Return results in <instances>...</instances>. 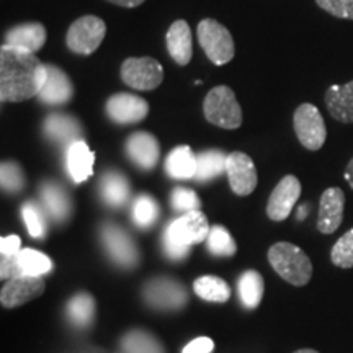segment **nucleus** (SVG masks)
<instances>
[{"label":"nucleus","mask_w":353,"mask_h":353,"mask_svg":"<svg viewBox=\"0 0 353 353\" xmlns=\"http://www.w3.org/2000/svg\"><path fill=\"white\" fill-rule=\"evenodd\" d=\"M145 301L156 309L175 311L188 303V293L185 286L170 278H156L144 288Z\"/></svg>","instance_id":"9"},{"label":"nucleus","mask_w":353,"mask_h":353,"mask_svg":"<svg viewBox=\"0 0 353 353\" xmlns=\"http://www.w3.org/2000/svg\"><path fill=\"white\" fill-rule=\"evenodd\" d=\"M19 254L2 255V262H0V278H2V280H10V278L21 275Z\"/></svg>","instance_id":"39"},{"label":"nucleus","mask_w":353,"mask_h":353,"mask_svg":"<svg viewBox=\"0 0 353 353\" xmlns=\"http://www.w3.org/2000/svg\"><path fill=\"white\" fill-rule=\"evenodd\" d=\"M330 260L339 268L347 270V268L353 267V228L335 242L332 250H330Z\"/></svg>","instance_id":"34"},{"label":"nucleus","mask_w":353,"mask_h":353,"mask_svg":"<svg viewBox=\"0 0 353 353\" xmlns=\"http://www.w3.org/2000/svg\"><path fill=\"white\" fill-rule=\"evenodd\" d=\"M41 198L44 208L56 221H65L70 214V201L68 193L61 185L46 182L41 187Z\"/></svg>","instance_id":"24"},{"label":"nucleus","mask_w":353,"mask_h":353,"mask_svg":"<svg viewBox=\"0 0 353 353\" xmlns=\"http://www.w3.org/2000/svg\"><path fill=\"white\" fill-rule=\"evenodd\" d=\"M214 348V342L210 337H198L183 348L182 353H211Z\"/></svg>","instance_id":"40"},{"label":"nucleus","mask_w":353,"mask_h":353,"mask_svg":"<svg viewBox=\"0 0 353 353\" xmlns=\"http://www.w3.org/2000/svg\"><path fill=\"white\" fill-rule=\"evenodd\" d=\"M172 206H174L176 211H185V213H188V211L200 210L201 203L200 198H198V195L193 190L179 187L172 192Z\"/></svg>","instance_id":"37"},{"label":"nucleus","mask_w":353,"mask_h":353,"mask_svg":"<svg viewBox=\"0 0 353 353\" xmlns=\"http://www.w3.org/2000/svg\"><path fill=\"white\" fill-rule=\"evenodd\" d=\"M229 185L236 195L249 196L257 187V169L254 161L244 152H231L226 161Z\"/></svg>","instance_id":"11"},{"label":"nucleus","mask_w":353,"mask_h":353,"mask_svg":"<svg viewBox=\"0 0 353 353\" xmlns=\"http://www.w3.org/2000/svg\"><path fill=\"white\" fill-rule=\"evenodd\" d=\"M107 113L118 125H132L148 117L149 103L138 95L114 94L107 101Z\"/></svg>","instance_id":"14"},{"label":"nucleus","mask_w":353,"mask_h":353,"mask_svg":"<svg viewBox=\"0 0 353 353\" xmlns=\"http://www.w3.org/2000/svg\"><path fill=\"white\" fill-rule=\"evenodd\" d=\"M322 10L343 20H353V0H316Z\"/></svg>","instance_id":"38"},{"label":"nucleus","mask_w":353,"mask_h":353,"mask_svg":"<svg viewBox=\"0 0 353 353\" xmlns=\"http://www.w3.org/2000/svg\"><path fill=\"white\" fill-rule=\"evenodd\" d=\"M198 41L208 59L216 65H224L236 54L232 34L219 21L206 19L198 25Z\"/></svg>","instance_id":"5"},{"label":"nucleus","mask_w":353,"mask_h":353,"mask_svg":"<svg viewBox=\"0 0 353 353\" xmlns=\"http://www.w3.org/2000/svg\"><path fill=\"white\" fill-rule=\"evenodd\" d=\"M21 275L43 276L52 268V262L48 255L34 249H21L19 254Z\"/></svg>","instance_id":"30"},{"label":"nucleus","mask_w":353,"mask_h":353,"mask_svg":"<svg viewBox=\"0 0 353 353\" xmlns=\"http://www.w3.org/2000/svg\"><path fill=\"white\" fill-rule=\"evenodd\" d=\"M193 290L201 299L208 303H226L231 298V288L223 278L203 275L193 281Z\"/></svg>","instance_id":"25"},{"label":"nucleus","mask_w":353,"mask_h":353,"mask_svg":"<svg viewBox=\"0 0 353 353\" xmlns=\"http://www.w3.org/2000/svg\"><path fill=\"white\" fill-rule=\"evenodd\" d=\"M105 34H107L105 21L95 15H85L70 25L65 41L72 52L88 56L99 50Z\"/></svg>","instance_id":"6"},{"label":"nucleus","mask_w":353,"mask_h":353,"mask_svg":"<svg viewBox=\"0 0 353 353\" xmlns=\"http://www.w3.org/2000/svg\"><path fill=\"white\" fill-rule=\"evenodd\" d=\"M121 79L134 90H154L164 81V69L154 57H130L121 65Z\"/></svg>","instance_id":"8"},{"label":"nucleus","mask_w":353,"mask_h":353,"mask_svg":"<svg viewBox=\"0 0 353 353\" xmlns=\"http://www.w3.org/2000/svg\"><path fill=\"white\" fill-rule=\"evenodd\" d=\"M293 126L299 143L309 151H319L324 145L325 138H327V130H325L324 118H322L319 108L316 105H299L296 112H294Z\"/></svg>","instance_id":"7"},{"label":"nucleus","mask_w":353,"mask_h":353,"mask_svg":"<svg viewBox=\"0 0 353 353\" xmlns=\"http://www.w3.org/2000/svg\"><path fill=\"white\" fill-rule=\"evenodd\" d=\"M46 69L48 77L41 92L38 94L39 101L46 105H65L74 95L72 82L69 81L68 74L63 69L52 64H46Z\"/></svg>","instance_id":"17"},{"label":"nucleus","mask_w":353,"mask_h":353,"mask_svg":"<svg viewBox=\"0 0 353 353\" xmlns=\"http://www.w3.org/2000/svg\"><path fill=\"white\" fill-rule=\"evenodd\" d=\"M108 2L114 3V6L126 7V8H132V7H138V6H141V3H144V0H108Z\"/></svg>","instance_id":"42"},{"label":"nucleus","mask_w":353,"mask_h":353,"mask_svg":"<svg viewBox=\"0 0 353 353\" xmlns=\"http://www.w3.org/2000/svg\"><path fill=\"white\" fill-rule=\"evenodd\" d=\"M44 293V278L34 275H20L7 280L0 291V303L3 307L13 309L23 306Z\"/></svg>","instance_id":"10"},{"label":"nucleus","mask_w":353,"mask_h":353,"mask_svg":"<svg viewBox=\"0 0 353 353\" xmlns=\"http://www.w3.org/2000/svg\"><path fill=\"white\" fill-rule=\"evenodd\" d=\"M21 216H23V221L30 236L39 239L44 234V218L38 206L32 201L25 203V205L21 206Z\"/></svg>","instance_id":"36"},{"label":"nucleus","mask_w":353,"mask_h":353,"mask_svg":"<svg viewBox=\"0 0 353 353\" xmlns=\"http://www.w3.org/2000/svg\"><path fill=\"white\" fill-rule=\"evenodd\" d=\"M263 291L265 283L259 272L247 270L245 273H242V276L239 278V294L242 304L247 309L259 307V304L263 298Z\"/></svg>","instance_id":"28"},{"label":"nucleus","mask_w":353,"mask_h":353,"mask_svg":"<svg viewBox=\"0 0 353 353\" xmlns=\"http://www.w3.org/2000/svg\"><path fill=\"white\" fill-rule=\"evenodd\" d=\"M123 348L128 353H164L161 343L144 330H131L123 339Z\"/></svg>","instance_id":"32"},{"label":"nucleus","mask_w":353,"mask_h":353,"mask_svg":"<svg viewBox=\"0 0 353 353\" xmlns=\"http://www.w3.org/2000/svg\"><path fill=\"white\" fill-rule=\"evenodd\" d=\"M101 239L107 247L108 254L112 255V259L117 263H120L121 267L131 268L138 263L139 252L138 247L130 237V234L123 231L117 224H105L101 228Z\"/></svg>","instance_id":"13"},{"label":"nucleus","mask_w":353,"mask_h":353,"mask_svg":"<svg viewBox=\"0 0 353 353\" xmlns=\"http://www.w3.org/2000/svg\"><path fill=\"white\" fill-rule=\"evenodd\" d=\"M301 195V182L294 175H286L273 188L267 203V214L272 221H285Z\"/></svg>","instance_id":"12"},{"label":"nucleus","mask_w":353,"mask_h":353,"mask_svg":"<svg viewBox=\"0 0 353 353\" xmlns=\"http://www.w3.org/2000/svg\"><path fill=\"white\" fill-rule=\"evenodd\" d=\"M294 353H319V352L312 350V348H301V350H296Z\"/></svg>","instance_id":"45"},{"label":"nucleus","mask_w":353,"mask_h":353,"mask_svg":"<svg viewBox=\"0 0 353 353\" xmlns=\"http://www.w3.org/2000/svg\"><path fill=\"white\" fill-rule=\"evenodd\" d=\"M345 210V193L342 188L330 187L322 193L319 201V216H317V229L322 234H334L341 228Z\"/></svg>","instance_id":"15"},{"label":"nucleus","mask_w":353,"mask_h":353,"mask_svg":"<svg viewBox=\"0 0 353 353\" xmlns=\"http://www.w3.org/2000/svg\"><path fill=\"white\" fill-rule=\"evenodd\" d=\"M228 156L218 149H210L196 156V174L195 179L198 182H208L226 172Z\"/></svg>","instance_id":"26"},{"label":"nucleus","mask_w":353,"mask_h":353,"mask_svg":"<svg viewBox=\"0 0 353 353\" xmlns=\"http://www.w3.org/2000/svg\"><path fill=\"white\" fill-rule=\"evenodd\" d=\"M132 216L139 228H149L156 223L159 216V206L156 200L149 195H139L132 206Z\"/></svg>","instance_id":"33"},{"label":"nucleus","mask_w":353,"mask_h":353,"mask_svg":"<svg viewBox=\"0 0 353 353\" xmlns=\"http://www.w3.org/2000/svg\"><path fill=\"white\" fill-rule=\"evenodd\" d=\"M44 134L56 143H69L70 145L79 141L77 138L82 134V128L76 118L54 113L44 120Z\"/></svg>","instance_id":"22"},{"label":"nucleus","mask_w":353,"mask_h":353,"mask_svg":"<svg viewBox=\"0 0 353 353\" xmlns=\"http://www.w3.org/2000/svg\"><path fill=\"white\" fill-rule=\"evenodd\" d=\"M210 252L218 257H232L237 252V244L232 239L231 232L224 226H213L206 237Z\"/></svg>","instance_id":"31"},{"label":"nucleus","mask_w":353,"mask_h":353,"mask_svg":"<svg viewBox=\"0 0 353 353\" xmlns=\"http://www.w3.org/2000/svg\"><path fill=\"white\" fill-rule=\"evenodd\" d=\"M44 43H46V28L38 21L13 26L6 34L7 46L20 48L30 52L39 51Z\"/></svg>","instance_id":"19"},{"label":"nucleus","mask_w":353,"mask_h":353,"mask_svg":"<svg viewBox=\"0 0 353 353\" xmlns=\"http://www.w3.org/2000/svg\"><path fill=\"white\" fill-rule=\"evenodd\" d=\"M167 51L179 65H187L193 56L192 30L185 20H176L170 25L165 37Z\"/></svg>","instance_id":"18"},{"label":"nucleus","mask_w":353,"mask_h":353,"mask_svg":"<svg viewBox=\"0 0 353 353\" xmlns=\"http://www.w3.org/2000/svg\"><path fill=\"white\" fill-rule=\"evenodd\" d=\"M126 152L136 165L144 170H151L161 157V145L151 132L138 131L128 138Z\"/></svg>","instance_id":"16"},{"label":"nucleus","mask_w":353,"mask_h":353,"mask_svg":"<svg viewBox=\"0 0 353 353\" xmlns=\"http://www.w3.org/2000/svg\"><path fill=\"white\" fill-rule=\"evenodd\" d=\"M268 262L278 275L293 286H304L312 276V263L301 247L276 242L268 250Z\"/></svg>","instance_id":"3"},{"label":"nucleus","mask_w":353,"mask_h":353,"mask_svg":"<svg viewBox=\"0 0 353 353\" xmlns=\"http://www.w3.org/2000/svg\"><path fill=\"white\" fill-rule=\"evenodd\" d=\"M165 172L172 179H195L196 156L190 145H179L165 159Z\"/></svg>","instance_id":"23"},{"label":"nucleus","mask_w":353,"mask_h":353,"mask_svg":"<svg viewBox=\"0 0 353 353\" xmlns=\"http://www.w3.org/2000/svg\"><path fill=\"white\" fill-rule=\"evenodd\" d=\"M306 214H307V205H303L301 208H299V214H298V219H304L306 218Z\"/></svg>","instance_id":"44"},{"label":"nucleus","mask_w":353,"mask_h":353,"mask_svg":"<svg viewBox=\"0 0 353 353\" xmlns=\"http://www.w3.org/2000/svg\"><path fill=\"white\" fill-rule=\"evenodd\" d=\"M101 196L112 206L125 205L130 198V183L118 172H108L101 180Z\"/></svg>","instance_id":"27"},{"label":"nucleus","mask_w":353,"mask_h":353,"mask_svg":"<svg viewBox=\"0 0 353 353\" xmlns=\"http://www.w3.org/2000/svg\"><path fill=\"white\" fill-rule=\"evenodd\" d=\"M21 247V241L19 236H3L0 239V252L2 255H15L20 252Z\"/></svg>","instance_id":"41"},{"label":"nucleus","mask_w":353,"mask_h":353,"mask_svg":"<svg viewBox=\"0 0 353 353\" xmlns=\"http://www.w3.org/2000/svg\"><path fill=\"white\" fill-rule=\"evenodd\" d=\"M68 312L74 324L87 327L95 317V299L88 293H79L69 301Z\"/></svg>","instance_id":"29"},{"label":"nucleus","mask_w":353,"mask_h":353,"mask_svg":"<svg viewBox=\"0 0 353 353\" xmlns=\"http://www.w3.org/2000/svg\"><path fill=\"white\" fill-rule=\"evenodd\" d=\"M94 162L95 154L90 151L87 143L76 141L69 145L68 149V170L70 179L76 183L85 182L94 174Z\"/></svg>","instance_id":"21"},{"label":"nucleus","mask_w":353,"mask_h":353,"mask_svg":"<svg viewBox=\"0 0 353 353\" xmlns=\"http://www.w3.org/2000/svg\"><path fill=\"white\" fill-rule=\"evenodd\" d=\"M48 69L34 52L3 44L0 48V100L25 101L38 97Z\"/></svg>","instance_id":"1"},{"label":"nucleus","mask_w":353,"mask_h":353,"mask_svg":"<svg viewBox=\"0 0 353 353\" xmlns=\"http://www.w3.org/2000/svg\"><path fill=\"white\" fill-rule=\"evenodd\" d=\"M2 190L8 193H19L25 187L23 170L15 162H2Z\"/></svg>","instance_id":"35"},{"label":"nucleus","mask_w":353,"mask_h":353,"mask_svg":"<svg viewBox=\"0 0 353 353\" xmlns=\"http://www.w3.org/2000/svg\"><path fill=\"white\" fill-rule=\"evenodd\" d=\"M325 107L334 120L353 123V81L345 85H332L325 92Z\"/></svg>","instance_id":"20"},{"label":"nucleus","mask_w":353,"mask_h":353,"mask_svg":"<svg viewBox=\"0 0 353 353\" xmlns=\"http://www.w3.org/2000/svg\"><path fill=\"white\" fill-rule=\"evenodd\" d=\"M210 231L208 218L203 211H188L167 226L164 236L165 254L174 260H183L190 254V247L205 241Z\"/></svg>","instance_id":"2"},{"label":"nucleus","mask_w":353,"mask_h":353,"mask_svg":"<svg viewBox=\"0 0 353 353\" xmlns=\"http://www.w3.org/2000/svg\"><path fill=\"white\" fill-rule=\"evenodd\" d=\"M343 176H345V180L348 182V185H350L352 190H353V157H352V161L348 162V165H347L345 174H343Z\"/></svg>","instance_id":"43"},{"label":"nucleus","mask_w":353,"mask_h":353,"mask_svg":"<svg viewBox=\"0 0 353 353\" xmlns=\"http://www.w3.org/2000/svg\"><path fill=\"white\" fill-rule=\"evenodd\" d=\"M203 112L211 125L223 130H237L242 125V110L232 88L219 85L211 88L203 101Z\"/></svg>","instance_id":"4"}]
</instances>
